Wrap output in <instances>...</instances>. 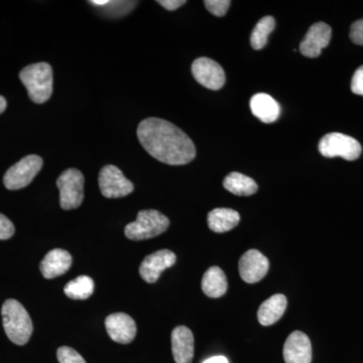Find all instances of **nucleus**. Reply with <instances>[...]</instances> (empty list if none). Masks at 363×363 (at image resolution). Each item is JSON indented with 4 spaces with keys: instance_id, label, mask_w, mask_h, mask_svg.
Listing matches in <instances>:
<instances>
[{
    "instance_id": "cd10ccee",
    "label": "nucleus",
    "mask_w": 363,
    "mask_h": 363,
    "mask_svg": "<svg viewBox=\"0 0 363 363\" xmlns=\"http://www.w3.org/2000/svg\"><path fill=\"white\" fill-rule=\"evenodd\" d=\"M350 35L354 44L363 45V18L352 23Z\"/></svg>"
},
{
    "instance_id": "bb28decb",
    "label": "nucleus",
    "mask_w": 363,
    "mask_h": 363,
    "mask_svg": "<svg viewBox=\"0 0 363 363\" xmlns=\"http://www.w3.org/2000/svg\"><path fill=\"white\" fill-rule=\"evenodd\" d=\"M16 228L13 222L6 215L0 213V240H6L13 238Z\"/></svg>"
},
{
    "instance_id": "aec40b11",
    "label": "nucleus",
    "mask_w": 363,
    "mask_h": 363,
    "mask_svg": "<svg viewBox=\"0 0 363 363\" xmlns=\"http://www.w3.org/2000/svg\"><path fill=\"white\" fill-rule=\"evenodd\" d=\"M202 290L209 298H220L227 291V279L220 267H212L202 279Z\"/></svg>"
},
{
    "instance_id": "0eeeda50",
    "label": "nucleus",
    "mask_w": 363,
    "mask_h": 363,
    "mask_svg": "<svg viewBox=\"0 0 363 363\" xmlns=\"http://www.w3.org/2000/svg\"><path fill=\"white\" fill-rule=\"evenodd\" d=\"M42 168V157L35 155L26 156L7 169L4 177V186L11 191L25 188L32 183Z\"/></svg>"
},
{
    "instance_id": "1a4fd4ad",
    "label": "nucleus",
    "mask_w": 363,
    "mask_h": 363,
    "mask_svg": "<svg viewBox=\"0 0 363 363\" xmlns=\"http://www.w3.org/2000/svg\"><path fill=\"white\" fill-rule=\"evenodd\" d=\"M192 74L199 84L210 90H219L225 84V73L217 62L209 58L196 59L192 64Z\"/></svg>"
},
{
    "instance_id": "2f4dec72",
    "label": "nucleus",
    "mask_w": 363,
    "mask_h": 363,
    "mask_svg": "<svg viewBox=\"0 0 363 363\" xmlns=\"http://www.w3.org/2000/svg\"><path fill=\"white\" fill-rule=\"evenodd\" d=\"M109 0H91L90 4L94 6L104 7L108 4Z\"/></svg>"
},
{
    "instance_id": "412c9836",
    "label": "nucleus",
    "mask_w": 363,
    "mask_h": 363,
    "mask_svg": "<svg viewBox=\"0 0 363 363\" xmlns=\"http://www.w3.org/2000/svg\"><path fill=\"white\" fill-rule=\"evenodd\" d=\"M224 188L236 196H250L257 193L259 186L253 179L243 174L233 172L224 179Z\"/></svg>"
},
{
    "instance_id": "ddd939ff",
    "label": "nucleus",
    "mask_w": 363,
    "mask_h": 363,
    "mask_svg": "<svg viewBox=\"0 0 363 363\" xmlns=\"http://www.w3.org/2000/svg\"><path fill=\"white\" fill-rule=\"evenodd\" d=\"M107 333L117 343L128 344L135 338L136 324L130 315L114 313L105 320Z\"/></svg>"
},
{
    "instance_id": "dca6fc26",
    "label": "nucleus",
    "mask_w": 363,
    "mask_h": 363,
    "mask_svg": "<svg viewBox=\"0 0 363 363\" xmlns=\"http://www.w3.org/2000/svg\"><path fill=\"white\" fill-rule=\"evenodd\" d=\"M72 255L65 250L56 248L45 255L40 264L45 279H51L66 274L72 266Z\"/></svg>"
},
{
    "instance_id": "a878e982",
    "label": "nucleus",
    "mask_w": 363,
    "mask_h": 363,
    "mask_svg": "<svg viewBox=\"0 0 363 363\" xmlns=\"http://www.w3.org/2000/svg\"><path fill=\"white\" fill-rule=\"evenodd\" d=\"M204 4L210 13L221 18V16H225L228 11L231 1L229 0H205Z\"/></svg>"
},
{
    "instance_id": "393cba45",
    "label": "nucleus",
    "mask_w": 363,
    "mask_h": 363,
    "mask_svg": "<svg viewBox=\"0 0 363 363\" xmlns=\"http://www.w3.org/2000/svg\"><path fill=\"white\" fill-rule=\"evenodd\" d=\"M57 357L60 363H86L84 358L77 351L68 346L60 347L57 351Z\"/></svg>"
},
{
    "instance_id": "20e7f679",
    "label": "nucleus",
    "mask_w": 363,
    "mask_h": 363,
    "mask_svg": "<svg viewBox=\"0 0 363 363\" xmlns=\"http://www.w3.org/2000/svg\"><path fill=\"white\" fill-rule=\"evenodd\" d=\"M169 220L157 210H142L135 221L128 223L124 229L126 238L130 240H145L161 235L169 228Z\"/></svg>"
},
{
    "instance_id": "4be33fe9",
    "label": "nucleus",
    "mask_w": 363,
    "mask_h": 363,
    "mask_svg": "<svg viewBox=\"0 0 363 363\" xmlns=\"http://www.w3.org/2000/svg\"><path fill=\"white\" fill-rule=\"evenodd\" d=\"M94 286V281L90 277L80 276L67 284L64 293L73 300H86L92 296Z\"/></svg>"
},
{
    "instance_id": "7ed1b4c3",
    "label": "nucleus",
    "mask_w": 363,
    "mask_h": 363,
    "mask_svg": "<svg viewBox=\"0 0 363 363\" xmlns=\"http://www.w3.org/2000/svg\"><path fill=\"white\" fill-rule=\"evenodd\" d=\"M20 79L35 104H45L51 98L52 69L50 64L40 62L26 67L21 71Z\"/></svg>"
},
{
    "instance_id": "c756f323",
    "label": "nucleus",
    "mask_w": 363,
    "mask_h": 363,
    "mask_svg": "<svg viewBox=\"0 0 363 363\" xmlns=\"http://www.w3.org/2000/svg\"><path fill=\"white\" fill-rule=\"evenodd\" d=\"M157 4H161L167 11H173L186 4V1L185 0H160Z\"/></svg>"
},
{
    "instance_id": "9d476101",
    "label": "nucleus",
    "mask_w": 363,
    "mask_h": 363,
    "mask_svg": "<svg viewBox=\"0 0 363 363\" xmlns=\"http://www.w3.org/2000/svg\"><path fill=\"white\" fill-rule=\"evenodd\" d=\"M240 274L241 279L248 284L262 281L269 272V262L266 255L257 250H250L240 257Z\"/></svg>"
},
{
    "instance_id": "39448f33",
    "label": "nucleus",
    "mask_w": 363,
    "mask_h": 363,
    "mask_svg": "<svg viewBox=\"0 0 363 363\" xmlns=\"http://www.w3.org/2000/svg\"><path fill=\"white\" fill-rule=\"evenodd\" d=\"M84 176L77 169H66L60 175L57 186L62 209L72 210L81 206L84 199Z\"/></svg>"
},
{
    "instance_id": "b1692460",
    "label": "nucleus",
    "mask_w": 363,
    "mask_h": 363,
    "mask_svg": "<svg viewBox=\"0 0 363 363\" xmlns=\"http://www.w3.org/2000/svg\"><path fill=\"white\" fill-rule=\"evenodd\" d=\"M135 6V1H109L106 7V13L111 16H121L130 13L131 9Z\"/></svg>"
},
{
    "instance_id": "f3484780",
    "label": "nucleus",
    "mask_w": 363,
    "mask_h": 363,
    "mask_svg": "<svg viewBox=\"0 0 363 363\" xmlns=\"http://www.w3.org/2000/svg\"><path fill=\"white\" fill-rule=\"evenodd\" d=\"M253 116L264 123H272L279 118L281 108L276 100L266 93H257L250 99Z\"/></svg>"
},
{
    "instance_id": "c85d7f7f",
    "label": "nucleus",
    "mask_w": 363,
    "mask_h": 363,
    "mask_svg": "<svg viewBox=\"0 0 363 363\" xmlns=\"http://www.w3.org/2000/svg\"><path fill=\"white\" fill-rule=\"evenodd\" d=\"M351 91L354 94L363 96V66L359 67L353 75L351 81Z\"/></svg>"
},
{
    "instance_id": "423d86ee",
    "label": "nucleus",
    "mask_w": 363,
    "mask_h": 363,
    "mask_svg": "<svg viewBox=\"0 0 363 363\" xmlns=\"http://www.w3.org/2000/svg\"><path fill=\"white\" fill-rule=\"evenodd\" d=\"M320 154L326 157H342L346 161H355L362 152V145L355 138L340 133H327L320 140Z\"/></svg>"
},
{
    "instance_id": "9b49d317",
    "label": "nucleus",
    "mask_w": 363,
    "mask_h": 363,
    "mask_svg": "<svg viewBox=\"0 0 363 363\" xmlns=\"http://www.w3.org/2000/svg\"><path fill=\"white\" fill-rule=\"evenodd\" d=\"M332 37V28L327 23H314L308 30L300 45V52L308 58H317L322 50L328 47Z\"/></svg>"
},
{
    "instance_id": "f257e3e1",
    "label": "nucleus",
    "mask_w": 363,
    "mask_h": 363,
    "mask_svg": "<svg viewBox=\"0 0 363 363\" xmlns=\"http://www.w3.org/2000/svg\"><path fill=\"white\" fill-rule=\"evenodd\" d=\"M138 138L143 149L164 164L182 166L195 159L194 143L175 124L150 117L140 123Z\"/></svg>"
},
{
    "instance_id": "4468645a",
    "label": "nucleus",
    "mask_w": 363,
    "mask_h": 363,
    "mask_svg": "<svg viewBox=\"0 0 363 363\" xmlns=\"http://www.w3.org/2000/svg\"><path fill=\"white\" fill-rule=\"evenodd\" d=\"M286 363H311V341L305 333L295 331L286 339L284 346Z\"/></svg>"
},
{
    "instance_id": "7c9ffc66",
    "label": "nucleus",
    "mask_w": 363,
    "mask_h": 363,
    "mask_svg": "<svg viewBox=\"0 0 363 363\" xmlns=\"http://www.w3.org/2000/svg\"><path fill=\"white\" fill-rule=\"evenodd\" d=\"M203 363H229L228 359L225 357H213L208 358V359L205 360Z\"/></svg>"
},
{
    "instance_id": "f8f14e48",
    "label": "nucleus",
    "mask_w": 363,
    "mask_h": 363,
    "mask_svg": "<svg viewBox=\"0 0 363 363\" xmlns=\"http://www.w3.org/2000/svg\"><path fill=\"white\" fill-rule=\"evenodd\" d=\"M175 253L169 250H162L147 255L140 267V274L147 283H156L162 272L176 264Z\"/></svg>"
},
{
    "instance_id": "6ab92c4d",
    "label": "nucleus",
    "mask_w": 363,
    "mask_h": 363,
    "mask_svg": "<svg viewBox=\"0 0 363 363\" xmlns=\"http://www.w3.org/2000/svg\"><path fill=\"white\" fill-rule=\"evenodd\" d=\"M240 215L229 208H216L208 214V226L216 233H224L238 225Z\"/></svg>"
},
{
    "instance_id": "a211bd4d",
    "label": "nucleus",
    "mask_w": 363,
    "mask_h": 363,
    "mask_svg": "<svg viewBox=\"0 0 363 363\" xmlns=\"http://www.w3.org/2000/svg\"><path fill=\"white\" fill-rule=\"evenodd\" d=\"M286 304H288V301L281 294H277V295L267 298L260 305L259 311H257L259 323L262 326H271V325L277 323L285 314Z\"/></svg>"
},
{
    "instance_id": "5701e85b",
    "label": "nucleus",
    "mask_w": 363,
    "mask_h": 363,
    "mask_svg": "<svg viewBox=\"0 0 363 363\" xmlns=\"http://www.w3.org/2000/svg\"><path fill=\"white\" fill-rule=\"evenodd\" d=\"M276 28V20L272 16H264L259 21L250 35V45L255 50H262L266 47L269 35Z\"/></svg>"
},
{
    "instance_id": "2eb2a0df",
    "label": "nucleus",
    "mask_w": 363,
    "mask_h": 363,
    "mask_svg": "<svg viewBox=\"0 0 363 363\" xmlns=\"http://www.w3.org/2000/svg\"><path fill=\"white\" fill-rule=\"evenodd\" d=\"M172 351L176 363H192L194 335L186 326L176 327L172 333Z\"/></svg>"
},
{
    "instance_id": "f03ea898",
    "label": "nucleus",
    "mask_w": 363,
    "mask_h": 363,
    "mask_svg": "<svg viewBox=\"0 0 363 363\" xmlns=\"http://www.w3.org/2000/svg\"><path fill=\"white\" fill-rule=\"evenodd\" d=\"M2 322L7 337L16 345L28 342L33 331L32 319L18 301L9 298L2 305Z\"/></svg>"
},
{
    "instance_id": "473e14b6",
    "label": "nucleus",
    "mask_w": 363,
    "mask_h": 363,
    "mask_svg": "<svg viewBox=\"0 0 363 363\" xmlns=\"http://www.w3.org/2000/svg\"><path fill=\"white\" fill-rule=\"evenodd\" d=\"M7 106V102L6 98L0 95V114L4 113L6 111Z\"/></svg>"
},
{
    "instance_id": "6e6552de",
    "label": "nucleus",
    "mask_w": 363,
    "mask_h": 363,
    "mask_svg": "<svg viewBox=\"0 0 363 363\" xmlns=\"http://www.w3.org/2000/svg\"><path fill=\"white\" fill-rule=\"evenodd\" d=\"M98 182L101 194L108 199L125 197L135 189L133 184L113 164H107L101 169Z\"/></svg>"
}]
</instances>
